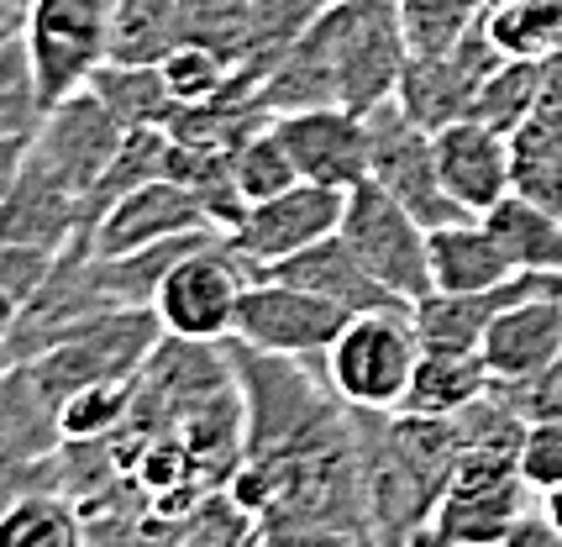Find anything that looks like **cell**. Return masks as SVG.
<instances>
[{
    "instance_id": "6da1fadb",
    "label": "cell",
    "mask_w": 562,
    "mask_h": 547,
    "mask_svg": "<svg viewBox=\"0 0 562 547\" xmlns=\"http://www.w3.org/2000/svg\"><path fill=\"white\" fill-rule=\"evenodd\" d=\"M411 48L394 5H352L337 0L316 16V26L294 43L263 79V105L279 116L290 111H316V105H342V111H379L400 100Z\"/></svg>"
},
{
    "instance_id": "7a4b0ae2",
    "label": "cell",
    "mask_w": 562,
    "mask_h": 547,
    "mask_svg": "<svg viewBox=\"0 0 562 547\" xmlns=\"http://www.w3.org/2000/svg\"><path fill=\"white\" fill-rule=\"evenodd\" d=\"M420 332L416 305L411 311H363L337 332V343L321 358L326 390L342 400L347 411L363 416H394L405 405V390L420 364Z\"/></svg>"
},
{
    "instance_id": "3957f363",
    "label": "cell",
    "mask_w": 562,
    "mask_h": 547,
    "mask_svg": "<svg viewBox=\"0 0 562 547\" xmlns=\"http://www.w3.org/2000/svg\"><path fill=\"white\" fill-rule=\"evenodd\" d=\"M368 179H373L384 196L400 200L426 232L452 226V222H473L463 205L447 196V185H441L431 126L416 122L400 100L368 111Z\"/></svg>"
},
{
    "instance_id": "277c9868",
    "label": "cell",
    "mask_w": 562,
    "mask_h": 547,
    "mask_svg": "<svg viewBox=\"0 0 562 547\" xmlns=\"http://www.w3.org/2000/svg\"><path fill=\"white\" fill-rule=\"evenodd\" d=\"M111 22L116 0H26L22 37L48 105L95 79V69L111 58Z\"/></svg>"
},
{
    "instance_id": "5b68a950",
    "label": "cell",
    "mask_w": 562,
    "mask_h": 547,
    "mask_svg": "<svg viewBox=\"0 0 562 547\" xmlns=\"http://www.w3.org/2000/svg\"><path fill=\"white\" fill-rule=\"evenodd\" d=\"M337 232H342L347 248L363 258V269L405 305L431 295V232L394 196H384L373 179L347 190V211Z\"/></svg>"
},
{
    "instance_id": "8992f818",
    "label": "cell",
    "mask_w": 562,
    "mask_h": 547,
    "mask_svg": "<svg viewBox=\"0 0 562 547\" xmlns=\"http://www.w3.org/2000/svg\"><path fill=\"white\" fill-rule=\"evenodd\" d=\"M247 284H252V269L226 248V237H211L205 248L184 253L169 269L153 311H158V322H164L169 337H184V343H232Z\"/></svg>"
},
{
    "instance_id": "52a82bcc",
    "label": "cell",
    "mask_w": 562,
    "mask_h": 547,
    "mask_svg": "<svg viewBox=\"0 0 562 547\" xmlns=\"http://www.w3.org/2000/svg\"><path fill=\"white\" fill-rule=\"evenodd\" d=\"M122 143H126V126L85 85V90L64 96L58 105H48L37 137L26 143V164H37L48 179H58L79 200V211H85L90 196H95V185L111 169V158L122 153Z\"/></svg>"
},
{
    "instance_id": "ba28073f",
    "label": "cell",
    "mask_w": 562,
    "mask_h": 547,
    "mask_svg": "<svg viewBox=\"0 0 562 547\" xmlns=\"http://www.w3.org/2000/svg\"><path fill=\"white\" fill-rule=\"evenodd\" d=\"M352 322L342 305L311 295L300 284H284V279H252L243 295V311H237V337L252 353H273V358H326V348L337 343V332Z\"/></svg>"
},
{
    "instance_id": "9c48e42d",
    "label": "cell",
    "mask_w": 562,
    "mask_h": 547,
    "mask_svg": "<svg viewBox=\"0 0 562 547\" xmlns=\"http://www.w3.org/2000/svg\"><path fill=\"white\" fill-rule=\"evenodd\" d=\"M347 211V190H331V185H294L284 196L258 200L247 205V216L237 232H226V248L243 258L252 279H263L273 264H284L294 253L316 248L321 237H331L342 226Z\"/></svg>"
},
{
    "instance_id": "30bf717a",
    "label": "cell",
    "mask_w": 562,
    "mask_h": 547,
    "mask_svg": "<svg viewBox=\"0 0 562 547\" xmlns=\"http://www.w3.org/2000/svg\"><path fill=\"white\" fill-rule=\"evenodd\" d=\"M499 58H505V53L494 48L490 26L479 22L458 48L431 53V58H411V64H405L400 105H405L416 122L431 126V132L447 122H458V116H473V105L484 96L490 75L499 69Z\"/></svg>"
},
{
    "instance_id": "8fae6325",
    "label": "cell",
    "mask_w": 562,
    "mask_h": 547,
    "mask_svg": "<svg viewBox=\"0 0 562 547\" xmlns=\"http://www.w3.org/2000/svg\"><path fill=\"white\" fill-rule=\"evenodd\" d=\"M531 511V484L520 479L515 458H463L447 495L437 505V522L473 547H499L510 526Z\"/></svg>"
},
{
    "instance_id": "7c38bea8",
    "label": "cell",
    "mask_w": 562,
    "mask_h": 547,
    "mask_svg": "<svg viewBox=\"0 0 562 547\" xmlns=\"http://www.w3.org/2000/svg\"><path fill=\"white\" fill-rule=\"evenodd\" d=\"M437 137V169L447 196L468 216H490L499 200L515 190V137L490 126L484 116H458L431 132Z\"/></svg>"
},
{
    "instance_id": "4fadbf2b",
    "label": "cell",
    "mask_w": 562,
    "mask_h": 547,
    "mask_svg": "<svg viewBox=\"0 0 562 547\" xmlns=\"http://www.w3.org/2000/svg\"><path fill=\"white\" fill-rule=\"evenodd\" d=\"M273 132L284 137L305 185L358 190L368 179V116H358V111H342V105L290 111L273 122Z\"/></svg>"
},
{
    "instance_id": "5bb4252c",
    "label": "cell",
    "mask_w": 562,
    "mask_h": 547,
    "mask_svg": "<svg viewBox=\"0 0 562 547\" xmlns=\"http://www.w3.org/2000/svg\"><path fill=\"white\" fill-rule=\"evenodd\" d=\"M205 226L211 222H205V205L195 190H184L179 179H147L90 226V248L100 258H122V253L153 248V243H169L184 232H205Z\"/></svg>"
},
{
    "instance_id": "9a60e30c",
    "label": "cell",
    "mask_w": 562,
    "mask_h": 547,
    "mask_svg": "<svg viewBox=\"0 0 562 547\" xmlns=\"http://www.w3.org/2000/svg\"><path fill=\"white\" fill-rule=\"evenodd\" d=\"M484 364H490L494 384H531L541 369H552L562 358V300L531 295L505 305L484 332Z\"/></svg>"
},
{
    "instance_id": "2e32d148",
    "label": "cell",
    "mask_w": 562,
    "mask_h": 547,
    "mask_svg": "<svg viewBox=\"0 0 562 547\" xmlns=\"http://www.w3.org/2000/svg\"><path fill=\"white\" fill-rule=\"evenodd\" d=\"M263 279L300 284V290H311V295L342 305L347 316H363V311H411L394 290H384V284L363 269V258L342 243V232H331V237H321L316 248H305V253H294V258H284V264H273Z\"/></svg>"
},
{
    "instance_id": "e0dca14e",
    "label": "cell",
    "mask_w": 562,
    "mask_h": 547,
    "mask_svg": "<svg viewBox=\"0 0 562 547\" xmlns=\"http://www.w3.org/2000/svg\"><path fill=\"white\" fill-rule=\"evenodd\" d=\"M85 237V211L79 200L48 179L37 164L22 158V175L11 185V196L0 200V243H26L43 253H64L69 243Z\"/></svg>"
},
{
    "instance_id": "ac0fdd59",
    "label": "cell",
    "mask_w": 562,
    "mask_h": 547,
    "mask_svg": "<svg viewBox=\"0 0 562 547\" xmlns=\"http://www.w3.org/2000/svg\"><path fill=\"white\" fill-rule=\"evenodd\" d=\"M520 269L510 264V253L499 248V237L484 226V216L431 232V290H441V295L494 290V284H505Z\"/></svg>"
},
{
    "instance_id": "d6986e66",
    "label": "cell",
    "mask_w": 562,
    "mask_h": 547,
    "mask_svg": "<svg viewBox=\"0 0 562 547\" xmlns=\"http://www.w3.org/2000/svg\"><path fill=\"white\" fill-rule=\"evenodd\" d=\"M494 390V373L484 364V353H447V348H426L416 364V379L405 390V416H431V422H447L468 411L479 395Z\"/></svg>"
},
{
    "instance_id": "ffe728a7",
    "label": "cell",
    "mask_w": 562,
    "mask_h": 547,
    "mask_svg": "<svg viewBox=\"0 0 562 547\" xmlns=\"http://www.w3.org/2000/svg\"><path fill=\"white\" fill-rule=\"evenodd\" d=\"M0 547H90L85 511L53 484H32L0 505Z\"/></svg>"
},
{
    "instance_id": "44dd1931",
    "label": "cell",
    "mask_w": 562,
    "mask_h": 547,
    "mask_svg": "<svg viewBox=\"0 0 562 547\" xmlns=\"http://www.w3.org/2000/svg\"><path fill=\"white\" fill-rule=\"evenodd\" d=\"M179 43H190L184 0H116L111 58H105V64H143V69H158Z\"/></svg>"
},
{
    "instance_id": "7402d4cb",
    "label": "cell",
    "mask_w": 562,
    "mask_h": 547,
    "mask_svg": "<svg viewBox=\"0 0 562 547\" xmlns=\"http://www.w3.org/2000/svg\"><path fill=\"white\" fill-rule=\"evenodd\" d=\"M484 226L499 237V248L510 253L515 269L562 274V216L558 211H547V205H537V200H526L510 190V196L484 216Z\"/></svg>"
},
{
    "instance_id": "603a6c76",
    "label": "cell",
    "mask_w": 562,
    "mask_h": 547,
    "mask_svg": "<svg viewBox=\"0 0 562 547\" xmlns=\"http://www.w3.org/2000/svg\"><path fill=\"white\" fill-rule=\"evenodd\" d=\"M90 90L105 100V111L126 126V132H143V126H169L179 116V100H173L164 69H143V64H100Z\"/></svg>"
},
{
    "instance_id": "cb8c5ba5",
    "label": "cell",
    "mask_w": 562,
    "mask_h": 547,
    "mask_svg": "<svg viewBox=\"0 0 562 547\" xmlns=\"http://www.w3.org/2000/svg\"><path fill=\"white\" fill-rule=\"evenodd\" d=\"M43 116H48V100H43L26 37H22V26H16L0 43V143H32Z\"/></svg>"
},
{
    "instance_id": "d4e9b609",
    "label": "cell",
    "mask_w": 562,
    "mask_h": 547,
    "mask_svg": "<svg viewBox=\"0 0 562 547\" xmlns=\"http://www.w3.org/2000/svg\"><path fill=\"white\" fill-rule=\"evenodd\" d=\"M484 11H490V0H394V16H400L411 58L458 48L468 32L484 22Z\"/></svg>"
},
{
    "instance_id": "484cf974",
    "label": "cell",
    "mask_w": 562,
    "mask_h": 547,
    "mask_svg": "<svg viewBox=\"0 0 562 547\" xmlns=\"http://www.w3.org/2000/svg\"><path fill=\"white\" fill-rule=\"evenodd\" d=\"M484 26L505 58H537L562 43V0H494Z\"/></svg>"
},
{
    "instance_id": "4316f807",
    "label": "cell",
    "mask_w": 562,
    "mask_h": 547,
    "mask_svg": "<svg viewBox=\"0 0 562 547\" xmlns=\"http://www.w3.org/2000/svg\"><path fill=\"white\" fill-rule=\"evenodd\" d=\"M53 258H58V253L26 248V243H0V364H5V369H11V343H16V332H22L26 305L43 290Z\"/></svg>"
},
{
    "instance_id": "83f0119b",
    "label": "cell",
    "mask_w": 562,
    "mask_h": 547,
    "mask_svg": "<svg viewBox=\"0 0 562 547\" xmlns=\"http://www.w3.org/2000/svg\"><path fill=\"white\" fill-rule=\"evenodd\" d=\"M232 179H237L247 205H258V200H273V196H284V190H294L300 169H294L284 137L273 126H263V132H252L247 143L232 148Z\"/></svg>"
},
{
    "instance_id": "f1b7e54d",
    "label": "cell",
    "mask_w": 562,
    "mask_h": 547,
    "mask_svg": "<svg viewBox=\"0 0 562 547\" xmlns=\"http://www.w3.org/2000/svg\"><path fill=\"white\" fill-rule=\"evenodd\" d=\"M515 196L562 216V132L531 122L515 132Z\"/></svg>"
},
{
    "instance_id": "f546056e",
    "label": "cell",
    "mask_w": 562,
    "mask_h": 547,
    "mask_svg": "<svg viewBox=\"0 0 562 547\" xmlns=\"http://www.w3.org/2000/svg\"><path fill=\"white\" fill-rule=\"evenodd\" d=\"M158 69H164V79H169V90H173L179 105L221 100L226 96V85L237 79V64H232L221 48H211V43H179Z\"/></svg>"
},
{
    "instance_id": "4dcf8cb0",
    "label": "cell",
    "mask_w": 562,
    "mask_h": 547,
    "mask_svg": "<svg viewBox=\"0 0 562 547\" xmlns=\"http://www.w3.org/2000/svg\"><path fill=\"white\" fill-rule=\"evenodd\" d=\"M541 96V64L537 58H510L505 69H494L490 85H484V96L473 105V116H484L490 126L499 132H520V126L531 122V105Z\"/></svg>"
},
{
    "instance_id": "1f68e13d",
    "label": "cell",
    "mask_w": 562,
    "mask_h": 547,
    "mask_svg": "<svg viewBox=\"0 0 562 547\" xmlns=\"http://www.w3.org/2000/svg\"><path fill=\"white\" fill-rule=\"evenodd\" d=\"M515 469H520V479H526L537 495L558 490L562 484V422H552V416L526 422V437H520V453H515Z\"/></svg>"
},
{
    "instance_id": "d6a6232c",
    "label": "cell",
    "mask_w": 562,
    "mask_h": 547,
    "mask_svg": "<svg viewBox=\"0 0 562 547\" xmlns=\"http://www.w3.org/2000/svg\"><path fill=\"white\" fill-rule=\"evenodd\" d=\"M515 395H520V405H526V416L537 422V416H552V422H562V358L552 364V369H541L531 384H510Z\"/></svg>"
},
{
    "instance_id": "836d02e7",
    "label": "cell",
    "mask_w": 562,
    "mask_h": 547,
    "mask_svg": "<svg viewBox=\"0 0 562 547\" xmlns=\"http://www.w3.org/2000/svg\"><path fill=\"white\" fill-rule=\"evenodd\" d=\"M499 547H562V532L552 526V516H547V511H526V516L510 526V537H505Z\"/></svg>"
},
{
    "instance_id": "e575fe53",
    "label": "cell",
    "mask_w": 562,
    "mask_h": 547,
    "mask_svg": "<svg viewBox=\"0 0 562 547\" xmlns=\"http://www.w3.org/2000/svg\"><path fill=\"white\" fill-rule=\"evenodd\" d=\"M405 547H473V543H463V537H452L447 526L431 516V522H420L411 537H405Z\"/></svg>"
},
{
    "instance_id": "d590c367",
    "label": "cell",
    "mask_w": 562,
    "mask_h": 547,
    "mask_svg": "<svg viewBox=\"0 0 562 547\" xmlns=\"http://www.w3.org/2000/svg\"><path fill=\"white\" fill-rule=\"evenodd\" d=\"M22 158H26V143H0V200L11 196V185L22 175Z\"/></svg>"
},
{
    "instance_id": "8d00e7d4",
    "label": "cell",
    "mask_w": 562,
    "mask_h": 547,
    "mask_svg": "<svg viewBox=\"0 0 562 547\" xmlns=\"http://www.w3.org/2000/svg\"><path fill=\"white\" fill-rule=\"evenodd\" d=\"M541 511H547V516H552V526L562 532V484H558V490H547V495H541Z\"/></svg>"
},
{
    "instance_id": "74e56055",
    "label": "cell",
    "mask_w": 562,
    "mask_h": 547,
    "mask_svg": "<svg viewBox=\"0 0 562 547\" xmlns=\"http://www.w3.org/2000/svg\"><path fill=\"white\" fill-rule=\"evenodd\" d=\"M352 5H394V0H352Z\"/></svg>"
},
{
    "instance_id": "f35d334b",
    "label": "cell",
    "mask_w": 562,
    "mask_h": 547,
    "mask_svg": "<svg viewBox=\"0 0 562 547\" xmlns=\"http://www.w3.org/2000/svg\"><path fill=\"white\" fill-rule=\"evenodd\" d=\"M11 32H16V26H5V32H0V43H5V37H11Z\"/></svg>"
},
{
    "instance_id": "ab89813d",
    "label": "cell",
    "mask_w": 562,
    "mask_h": 547,
    "mask_svg": "<svg viewBox=\"0 0 562 547\" xmlns=\"http://www.w3.org/2000/svg\"><path fill=\"white\" fill-rule=\"evenodd\" d=\"M0 379H5V364H0Z\"/></svg>"
}]
</instances>
